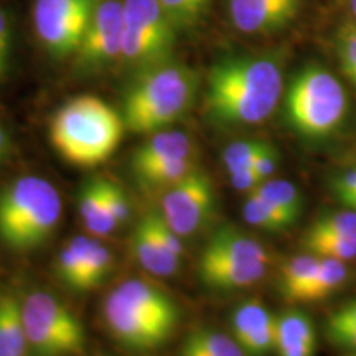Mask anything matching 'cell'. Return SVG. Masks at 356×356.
Here are the masks:
<instances>
[{
  "label": "cell",
  "instance_id": "cell-37",
  "mask_svg": "<svg viewBox=\"0 0 356 356\" xmlns=\"http://www.w3.org/2000/svg\"><path fill=\"white\" fill-rule=\"evenodd\" d=\"M279 163L280 157L277 149H275L273 144H269V142H266L261 152L257 154L254 163H252V170H254L262 180H269L279 168Z\"/></svg>",
  "mask_w": 356,
  "mask_h": 356
},
{
  "label": "cell",
  "instance_id": "cell-38",
  "mask_svg": "<svg viewBox=\"0 0 356 356\" xmlns=\"http://www.w3.org/2000/svg\"><path fill=\"white\" fill-rule=\"evenodd\" d=\"M10 44H12V32H10V24L6 12L0 8V70L3 71V74L8 70V58H10Z\"/></svg>",
  "mask_w": 356,
  "mask_h": 356
},
{
  "label": "cell",
  "instance_id": "cell-12",
  "mask_svg": "<svg viewBox=\"0 0 356 356\" xmlns=\"http://www.w3.org/2000/svg\"><path fill=\"white\" fill-rule=\"evenodd\" d=\"M302 0H228V15L238 32L273 35L297 19Z\"/></svg>",
  "mask_w": 356,
  "mask_h": 356
},
{
  "label": "cell",
  "instance_id": "cell-26",
  "mask_svg": "<svg viewBox=\"0 0 356 356\" xmlns=\"http://www.w3.org/2000/svg\"><path fill=\"white\" fill-rule=\"evenodd\" d=\"M348 277L350 270L345 261L320 257L318 269L315 273L314 280H312L309 291L305 293L304 304L327 299L332 293H335L338 289L343 287Z\"/></svg>",
  "mask_w": 356,
  "mask_h": 356
},
{
  "label": "cell",
  "instance_id": "cell-8",
  "mask_svg": "<svg viewBox=\"0 0 356 356\" xmlns=\"http://www.w3.org/2000/svg\"><path fill=\"white\" fill-rule=\"evenodd\" d=\"M97 0H35L33 26L50 55H76Z\"/></svg>",
  "mask_w": 356,
  "mask_h": 356
},
{
  "label": "cell",
  "instance_id": "cell-1",
  "mask_svg": "<svg viewBox=\"0 0 356 356\" xmlns=\"http://www.w3.org/2000/svg\"><path fill=\"white\" fill-rule=\"evenodd\" d=\"M282 92V65L275 56H226L208 73L204 106L220 126H257L274 113Z\"/></svg>",
  "mask_w": 356,
  "mask_h": 356
},
{
  "label": "cell",
  "instance_id": "cell-2",
  "mask_svg": "<svg viewBox=\"0 0 356 356\" xmlns=\"http://www.w3.org/2000/svg\"><path fill=\"white\" fill-rule=\"evenodd\" d=\"M198 88L197 71L173 60L139 71L124 96L126 129L134 134L165 131L191 109Z\"/></svg>",
  "mask_w": 356,
  "mask_h": 356
},
{
  "label": "cell",
  "instance_id": "cell-42",
  "mask_svg": "<svg viewBox=\"0 0 356 356\" xmlns=\"http://www.w3.org/2000/svg\"><path fill=\"white\" fill-rule=\"evenodd\" d=\"M350 7H351V12H353V15L356 19V0H350Z\"/></svg>",
  "mask_w": 356,
  "mask_h": 356
},
{
  "label": "cell",
  "instance_id": "cell-36",
  "mask_svg": "<svg viewBox=\"0 0 356 356\" xmlns=\"http://www.w3.org/2000/svg\"><path fill=\"white\" fill-rule=\"evenodd\" d=\"M106 195H108V202L111 213H113L115 222H118V228L126 225L131 218V202L124 193V190L119 185L113 184V181L106 180Z\"/></svg>",
  "mask_w": 356,
  "mask_h": 356
},
{
  "label": "cell",
  "instance_id": "cell-29",
  "mask_svg": "<svg viewBox=\"0 0 356 356\" xmlns=\"http://www.w3.org/2000/svg\"><path fill=\"white\" fill-rule=\"evenodd\" d=\"M302 246L307 252L317 257H328L348 262L356 259V233L350 234H325L302 238Z\"/></svg>",
  "mask_w": 356,
  "mask_h": 356
},
{
  "label": "cell",
  "instance_id": "cell-40",
  "mask_svg": "<svg viewBox=\"0 0 356 356\" xmlns=\"http://www.w3.org/2000/svg\"><path fill=\"white\" fill-rule=\"evenodd\" d=\"M338 202H340L343 207L350 208V210L356 211V193L351 195H341V197H337Z\"/></svg>",
  "mask_w": 356,
  "mask_h": 356
},
{
  "label": "cell",
  "instance_id": "cell-24",
  "mask_svg": "<svg viewBox=\"0 0 356 356\" xmlns=\"http://www.w3.org/2000/svg\"><path fill=\"white\" fill-rule=\"evenodd\" d=\"M275 318L261 299H249L236 307L231 315V335L241 346L249 337H252Z\"/></svg>",
  "mask_w": 356,
  "mask_h": 356
},
{
  "label": "cell",
  "instance_id": "cell-31",
  "mask_svg": "<svg viewBox=\"0 0 356 356\" xmlns=\"http://www.w3.org/2000/svg\"><path fill=\"white\" fill-rule=\"evenodd\" d=\"M178 32H190L202 24L213 0H159Z\"/></svg>",
  "mask_w": 356,
  "mask_h": 356
},
{
  "label": "cell",
  "instance_id": "cell-15",
  "mask_svg": "<svg viewBox=\"0 0 356 356\" xmlns=\"http://www.w3.org/2000/svg\"><path fill=\"white\" fill-rule=\"evenodd\" d=\"M132 252L147 273L159 277L173 275L180 267V257L173 254L160 239L150 220V213H147L134 229Z\"/></svg>",
  "mask_w": 356,
  "mask_h": 356
},
{
  "label": "cell",
  "instance_id": "cell-3",
  "mask_svg": "<svg viewBox=\"0 0 356 356\" xmlns=\"http://www.w3.org/2000/svg\"><path fill=\"white\" fill-rule=\"evenodd\" d=\"M122 114L96 96H78L51 118L50 140L66 162L89 168L106 162L121 144Z\"/></svg>",
  "mask_w": 356,
  "mask_h": 356
},
{
  "label": "cell",
  "instance_id": "cell-25",
  "mask_svg": "<svg viewBox=\"0 0 356 356\" xmlns=\"http://www.w3.org/2000/svg\"><path fill=\"white\" fill-rule=\"evenodd\" d=\"M251 193L257 195V197L264 200L270 204V207L277 208L279 211L286 213L292 220H299L304 211V197H302L300 190L297 188L292 181L287 180H264Z\"/></svg>",
  "mask_w": 356,
  "mask_h": 356
},
{
  "label": "cell",
  "instance_id": "cell-44",
  "mask_svg": "<svg viewBox=\"0 0 356 356\" xmlns=\"http://www.w3.org/2000/svg\"><path fill=\"white\" fill-rule=\"evenodd\" d=\"M3 76H6V74H3V71H2V70H0V79H2Z\"/></svg>",
  "mask_w": 356,
  "mask_h": 356
},
{
  "label": "cell",
  "instance_id": "cell-17",
  "mask_svg": "<svg viewBox=\"0 0 356 356\" xmlns=\"http://www.w3.org/2000/svg\"><path fill=\"white\" fill-rule=\"evenodd\" d=\"M124 300L136 307L142 312H145L150 317L162 320L168 325L177 327L180 314H178V307L175 300L162 289L154 286V284L144 282L139 279H129L122 282L121 286L114 289Z\"/></svg>",
  "mask_w": 356,
  "mask_h": 356
},
{
  "label": "cell",
  "instance_id": "cell-41",
  "mask_svg": "<svg viewBox=\"0 0 356 356\" xmlns=\"http://www.w3.org/2000/svg\"><path fill=\"white\" fill-rule=\"evenodd\" d=\"M7 150H8V137L6 131L0 127V162H2V159L6 157Z\"/></svg>",
  "mask_w": 356,
  "mask_h": 356
},
{
  "label": "cell",
  "instance_id": "cell-20",
  "mask_svg": "<svg viewBox=\"0 0 356 356\" xmlns=\"http://www.w3.org/2000/svg\"><path fill=\"white\" fill-rule=\"evenodd\" d=\"M30 343L26 338L22 304L13 296L0 297V356H29Z\"/></svg>",
  "mask_w": 356,
  "mask_h": 356
},
{
  "label": "cell",
  "instance_id": "cell-33",
  "mask_svg": "<svg viewBox=\"0 0 356 356\" xmlns=\"http://www.w3.org/2000/svg\"><path fill=\"white\" fill-rule=\"evenodd\" d=\"M264 144V140L256 139L231 142L222 152V163H225L228 175L252 168V163H254L257 154L261 152Z\"/></svg>",
  "mask_w": 356,
  "mask_h": 356
},
{
  "label": "cell",
  "instance_id": "cell-23",
  "mask_svg": "<svg viewBox=\"0 0 356 356\" xmlns=\"http://www.w3.org/2000/svg\"><path fill=\"white\" fill-rule=\"evenodd\" d=\"M73 239L83 262V292L91 291L108 277L113 267V256L109 249L95 238L74 236Z\"/></svg>",
  "mask_w": 356,
  "mask_h": 356
},
{
  "label": "cell",
  "instance_id": "cell-10",
  "mask_svg": "<svg viewBox=\"0 0 356 356\" xmlns=\"http://www.w3.org/2000/svg\"><path fill=\"white\" fill-rule=\"evenodd\" d=\"M104 323L115 341L132 351H154L170 340L177 327L157 320L113 291L104 302Z\"/></svg>",
  "mask_w": 356,
  "mask_h": 356
},
{
  "label": "cell",
  "instance_id": "cell-6",
  "mask_svg": "<svg viewBox=\"0 0 356 356\" xmlns=\"http://www.w3.org/2000/svg\"><path fill=\"white\" fill-rule=\"evenodd\" d=\"M178 33L159 0H124L121 61L136 73L172 60Z\"/></svg>",
  "mask_w": 356,
  "mask_h": 356
},
{
  "label": "cell",
  "instance_id": "cell-5",
  "mask_svg": "<svg viewBox=\"0 0 356 356\" xmlns=\"http://www.w3.org/2000/svg\"><path fill=\"white\" fill-rule=\"evenodd\" d=\"M348 97L343 84L323 66L312 63L292 78L286 92V118L302 137L320 140L343 124Z\"/></svg>",
  "mask_w": 356,
  "mask_h": 356
},
{
  "label": "cell",
  "instance_id": "cell-32",
  "mask_svg": "<svg viewBox=\"0 0 356 356\" xmlns=\"http://www.w3.org/2000/svg\"><path fill=\"white\" fill-rule=\"evenodd\" d=\"M356 233V211L350 208L335 211H325L312 221L305 234L325 236V234H350Z\"/></svg>",
  "mask_w": 356,
  "mask_h": 356
},
{
  "label": "cell",
  "instance_id": "cell-28",
  "mask_svg": "<svg viewBox=\"0 0 356 356\" xmlns=\"http://www.w3.org/2000/svg\"><path fill=\"white\" fill-rule=\"evenodd\" d=\"M243 218L248 225L266 231V233H280L296 225V220L270 207L269 203L257 197L254 193H248L243 203Z\"/></svg>",
  "mask_w": 356,
  "mask_h": 356
},
{
  "label": "cell",
  "instance_id": "cell-30",
  "mask_svg": "<svg viewBox=\"0 0 356 356\" xmlns=\"http://www.w3.org/2000/svg\"><path fill=\"white\" fill-rule=\"evenodd\" d=\"M195 168H198L195 157L180 159L142 172L139 175H136V178L140 181V185L147 186V188L167 190L188 177Z\"/></svg>",
  "mask_w": 356,
  "mask_h": 356
},
{
  "label": "cell",
  "instance_id": "cell-27",
  "mask_svg": "<svg viewBox=\"0 0 356 356\" xmlns=\"http://www.w3.org/2000/svg\"><path fill=\"white\" fill-rule=\"evenodd\" d=\"M323 333L338 348L356 351V297L328 315L323 323Z\"/></svg>",
  "mask_w": 356,
  "mask_h": 356
},
{
  "label": "cell",
  "instance_id": "cell-11",
  "mask_svg": "<svg viewBox=\"0 0 356 356\" xmlns=\"http://www.w3.org/2000/svg\"><path fill=\"white\" fill-rule=\"evenodd\" d=\"M122 38L124 0H97L76 53L79 65L84 68H101L121 60Z\"/></svg>",
  "mask_w": 356,
  "mask_h": 356
},
{
  "label": "cell",
  "instance_id": "cell-35",
  "mask_svg": "<svg viewBox=\"0 0 356 356\" xmlns=\"http://www.w3.org/2000/svg\"><path fill=\"white\" fill-rule=\"evenodd\" d=\"M337 53L341 68L348 79L356 86V25L346 22L338 29Z\"/></svg>",
  "mask_w": 356,
  "mask_h": 356
},
{
  "label": "cell",
  "instance_id": "cell-16",
  "mask_svg": "<svg viewBox=\"0 0 356 356\" xmlns=\"http://www.w3.org/2000/svg\"><path fill=\"white\" fill-rule=\"evenodd\" d=\"M315 351L317 333L307 312L292 309L277 315V356H315Z\"/></svg>",
  "mask_w": 356,
  "mask_h": 356
},
{
  "label": "cell",
  "instance_id": "cell-4",
  "mask_svg": "<svg viewBox=\"0 0 356 356\" xmlns=\"http://www.w3.org/2000/svg\"><path fill=\"white\" fill-rule=\"evenodd\" d=\"M60 193L44 178H17L0 191V239L13 251L43 246L61 218Z\"/></svg>",
  "mask_w": 356,
  "mask_h": 356
},
{
  "label": "cell",
  "instance_id": "cell-34",
  "mask_svg": "<svg viewBox=\"0 0 356 356\" xmlns=\"http://www.w3.org/2000/svg\"><path fill=\"white\" fill-rule=\"evenodd\" d=\"M56 270L66 286L73 291L83 292V262L73 238L58 252Z\"/></svg>",
  "mask_w": 356,
  "mask_h": 356
},
{
  "label": "cell",
  "instance_id": "cell-13",
  "mask_svg": "<svg viewBox=\"0 0 356 356\" xmlns=\"http://www.w3.org/2000/svg\"><path fill=\"white\" fill-rule=\"evenodd\" d=\"M213 262L256 264V262H273V257L264 244L254 236L236 229L234 226H221L204 244L198 264H213Z\"/></svg>",
  "mask_w": 356,
  "mask_h": 356
},
{
  "label": "cell",
  "instance_id": "cell-7",
  "mask_svg": "<svg viewBox=\"0 0 356 356\" xmlns=\"http://www.w3.org/2000/svg\"><path fill=\"white\" fill-rule=\"evenodd\" d=\"M30 350L37 356H73L84 350V328L68 307L44 291H33L22 304Z\"/></svg>",
  "mask_w": 356,
  "mask_h": 356
},
{
  "label": "cell",
  "instance_id": "cell-19",
  "mask_svg": "<svg viewBox=\"0 0 356 356\" xmlns=\"http://www.w3.org/2000/svg\"><path fill=\"white\" fill-rule=\"evenodd\" d=\"M79 218L84 228L95 238H104L118 229L113 213H111L108 195H106V180H89L83 185L78 198Z\"/></svg>",
  "mask_w": 356,
  "mask_h": 356
},
{
  "label": "cell",
  "instance_id": "cell-9",
  "mask_svg": "<svg viewBox=\"0 0 356 356\" xmlns=\"http://www.w3.org/2000/svg\"><path fill=\"white\" fill-rule=\"evenodd\" d=\"M216 193L210 175L195 168L188 177L163 190L160 216L178 236L197 234L215 213Z\"/></svg>",
  "mask_w": 356,
  "mask_h": 356
},
{
  "label": "cell",
  "instance_id": "cell-21",
  "mask_svg": "<svg viewBox=\"0 0 356 356\" xmlns=\"http://www.w3.org/2000/svg\"><path fill=\"white\" fill-rule=\"evenodd\" d=\"M320 257L304 252L280 267L279 287L282 297L293 304H304V297L318 269Z\"/></svg>",
  "mask_w": 356,
  "mask_h": 356
},
{
  "label": "cell",
  "instance_id": "cell-18",
  "mask_svg": "<svg viewBox=\"0 0 356 356\" xmlns=\"http://www.w3.org/2000/svg\"><path fill=\"white\" fill-rule=\"evenodd\" d=\"M270 262L256 264H234V262H213L198 264V274L207 287L218 291H236L259 284L267 275Z\"/></svg>",
  "mask_w": 356,
  "mask_h": 356
},
{
  "label": "cell",
  "instance_id": "cell-22",
  "mask_svg": "<svg viewBox=\"0 0 356 356\" xmlns=\"http://www.w3.org/2000/svg\"><path fill=\"white\" fill-rule=\"evenodd\" d=\"M180 356H246L233 335L215 328H197L190 332L181 345Z\"/></svg>",
  "mask_w": 356,
  "mask_h": 356
},
{
  "label": "cell",
  "instance_id": "cell-43",
  "mask_svg": "<svg viewBox=\"0 0 356 356\" xmlns=\"http://www.w3.org/2000/svg\"><path fill=\"white\" fill-rule=\"evenodd\" d=\"M345 356H356V351H348Z\"/></svg>",
  "mask_w": 356,
  "mask_h": 356
},
{
  "label": "cell",
  "instance_id": "cell-14",
  "mask_svg": "<svg viewBox=\"0 0 356 356\" xmlns=\"http://www.w3.org/2000/svg\"><path fill=\"white\" fill-rule=\"evenodd\" d=\"M195 157L193 140L181 131H159L150 137L132 155L134 175L150 168L173 162V160Z\"/></svg>",
  "mask_w": 356,
  "mask_h": 356
},
{
  "label": "cell",
  "instance_id": "cell-39",
  "mask_svg": "<svg viewBox=\"0 0 356 356\" xmlns=\"http://www.w3.org/2000/svg\"><path fill=\"white\" fill-rule=\"evenodd\" d=\"M229 180H231V185H233L236 190L244 191V193H251V191H254L257 186L264 181L254 170H252V168L231 173Z\"/></svg>",
  "mask_w": 356,
  "mask_h": 356
}]
</instances>
